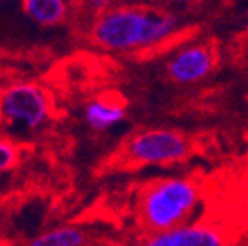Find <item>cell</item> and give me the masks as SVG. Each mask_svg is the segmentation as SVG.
Instances as JSON below:
<instances>
[{"label":"cell","instance_id":"cell-4","mask_svg":"<svg viewBox=\"0 0 248 246\" xmlns=\"http://www.w3.org/2000/svg\"><path fill=\"white\" fill-rule=\"evenodd\" d=\"M190 154V143L181 133L170 129H148L135 135L124 146V155L138 166L174 164Z\"/></svg>","mask_w":248,"mask_h":246},{"label":"cell","instance_id":"cell-6","mask_svg":"<svg viewBox=\"0 0 248 246\" xmlns=\"http://www.w3.org/2000/svg\"><path fill=\"white\" fill-rule=\"evenodd\" d=\"M214 67V54L205 45H188L167 62V74L174 83L191 85L209 76Z\"/></svg>","mask_w":248,"mask_h":246},{"label":"cell","instance_id":"cell-5","mask_svg":"<svg viewBox=\"0 0 248 246\" xmlns=\"http://www.w3.org/2000/svg\"><path fill=\"white\" fill-rule=\"evenodd\" d=\"M140 246H228V239L217 227L190 222L170 231L154 232Z\"/></svg>","mask_w":248,"mask_h":246},{"label":"cell","instance_id":"cell-9","mask_svg":"<svg viewBox=\"0 0 248 246\" xmlns=\"http://www.w3.org/2000/svg\"><path fill=\"white\" fill-rule=\"evenodd\" d=\"M86 234L81 227L57 226L45 232H40L28 241V246H85Z\"/></svg>","mask_w":248,"mask_h":246},{"label":"cell","instance_id":"cell-10","mask_svg":"<svg viewBox=\"0 0 248 246\" xmlns=\"http://www.w3.org/2000/svg\"><path fill=\"white\" fill-rule=\"evenodd\" d=\"M21 155V148L16 141L0 136V174L7 172L17 166Z\"/></svg>","mask_w":248,"mask_h":246},{"label":"cell","instance_id":"cell-8","mask_svg":"<svg viewBox=\"0 0 248 246\" xmlns=\"http://www.w3.org/2000/svg\"><path fill=\"white\" fill-rule=\"evenodd\" d=\"M23 14L42 28H55L66 23L69 4L64 0H24L21 2Z\"/></svg>","mask_w":248,"mask_h":246},{"label":"cell","instance_id":"cell-2","mask_svg":"<svg viewBox=\"0 0 248 246\" xmlns=\"http://www.w3.org/2000/svg\"><path fill=\"white\" fill-rule=\"evenodd\" d=\"M202 205V191L190 177H166L150 183L140 193L138 215L150 234L190 224Z\"/></svg>","mask_w":248,"mask_h":246},{"label":"cell","instance_id":"cell-3","mask_svg":"<svg viewBox=\"0 0 248 246\" xmlns=\"http://www.w3.org/2000/svg\"><path fill=\"white\" fill-rule=\"evenodd\" d=\"M54 116V98L33 81H14L0 88V124L12 135H35Z\"/></svg>","mask_w":248,"mask_h":246},{"label":"cell","instance_id":"cell-1","mask_svg":"<svg viewBox=\"0 0 248 246\" xmlns=\"http://www.w3.org/2000/svg\"><path fill=\"white\" fill-rule=\"evenodd\" d=\"M181 26L178 15L140 5H108L90 26V40L107 52H138L169 40Z\"/></svg>","mask_w":248,"mask_h":246},{"label":"cell","instance_id":"cell-7","mask_svg":"<svg viewBox=\"0 0 248 246\" xmlns=\"http://www.w3.org/2000/svg\"><path fill=\"white\" fill-rule=\"evenodd\" d=\"M124 119H126V107L121 102L107 98V96L93 98L83 108L85 124L97 133L112 129V127L123 124Z\"/></svg>","mask_w":248,"mask_h":246}]
</instances>
